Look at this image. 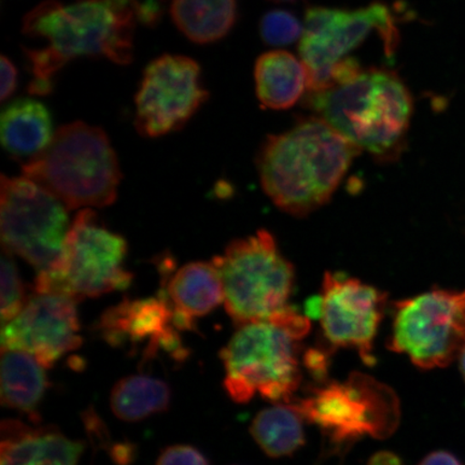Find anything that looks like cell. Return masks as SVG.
I'll return each instance as SVG.
<instances>
[{"mask_svg": "<svg viewBox=\"0 0 465 465\" xmlns=\"http://www.w3.org/2000/svg\"><path fill=\"white\" fill-rule=\"evenodd\" d=\"M209 460L203 453L191 445H173L166 447L160 453L156 464H208Z\"/></svg>", "mask_w": 465, "mask_h": 465, "instance_id": "cell-26", "label": "cell"}, {"mask_svg": "<svg viewBox=\"0 0 465 465\" xmlns=\"http://www.w3.org/2000/svg\"><path fill=\"white\" fill-rule=\"evenodd\" d=\"M369 463L371 464H400L402 461L397 455L391 451L377 452L376 455L371 456Z\"/></svg>", "mask_w": 465, "mask_h": 465, "instance_id": "cell-30", "label": "cell"}, {"mask_svg": "<svg viewBox=\"0 0 465 465\" xmlns=\"http://www.w3.org/2000/svg\"><path fill=\"white\" fill-rule=\"evenodd\" d=\"M132 0H45L23 19L22 31L44 39V48H25L33 81L28 92L48 95L60 69L77 57H103L127 65L133 60L136 25Z\"/></svg>", "mask_w": 465, "mask_h": 465, "instance_id": "cell-1", "label": "cell"}, {"mask_svg": "<svg viewBox=\"0 0 465 465\" xmlns=\"http://www.w3.org/2000/svg\"><path fill=\"white\" fill-rule=\"evenodd\" d=\"M54 134L51 113L42 102L19 98L3 109L0 138L15 159H34L48 147Z\"/></svg>", "mask_w": 465, "mask_h": 465, "instance_id": "cell-18", "label": "cell"}, {"mask_svg": "<svg viewBox=\"0 0 465 465\" xmlns=\"http://www.w3.org/2000/svg\"><path fill=\"white\" fill-rule=\"evenodd\" d=\"M420 464H461V461L453 453L445 450H438L429 453L420 461Z\"/></svg>", "mask_w": 465, "mask_h": 465, "instance_id": "cell-29", "label": "cell"}, {"mask_svg": "<svg viewBox=\"0 0 465 465\" xmlns=\"http://www.w3.org/2000/svg\"><path fill=\"white\" fill-rule=\"evenodd\" d=\"M179 331H195V320L208 315L224 302L223 279L214 262H192L164 284Z\"/></svg>", "mask_w": 465, "mask_h": 465, "instance_id": "cell-17", "label": "cell"}, {"mask_svg": "<svg viewBox=\"0 0 465 465\" xmlns=\"http://www.w3.org/2000/svg\"><path fill=\"white\" fill-rule=\"evenodd\" d=\"M104 341L114 347L143 346V358L147 361L160 351L170 354L177 361L188 356L173 324L170 301L164 289L155 298L124 300L103 313L97 324Z\"/></svg>", "mask_w": 465, "mask_h": 465, "instance_id": "cell-15", "label": "cell"}, {"mask_svg": "<svg viewBox=\"0 0 465 465\" xmlns=\"http://www.w3.org/2000/svg\"><path fill=\"white\" fill-rule=\"evenodd\" d=\"M361 153L322 118H307L262 144V187L282 212L305 217L327 203Z\"/></svg>", "mask_w": 465, "mask_h": 465, "instance_id": "cell-2", "label": "cell"}, {"mask_svg": "<svg viewBox=\"0 0 465 465\" xmlns=\"http://www.w3.org/2000/svg\"><path fill=\"white\" fill-rule=\"evenodd\" d=\"M171 399V388L164 381L148 375H132L115 383L110 405L120 420L138 422L166 411Z\"/></svg>", "mask_w": 465, "mask_h": 465, "instance_id": "cell-22", "label": "cell"}, {"mask_svg": "<svg viewBox=\"0 0 465 465\" xmlns=\"http://www.w3.org/2000/svg\"><path fill=\"white\" fill-rule=\"evenodd\" d=\"M45 369L32 353L20 349L2 348V404L8 409L25 412L34 423H38L37 409L48 388Z\"/></svg>", "mask_w": 465, "mask_h": 465, "instance_id": "cell-19", "label": "cell"}, {"mask_svg": "<svg viewBox=\"0 0 465 465\" xmlns=\"http://www.w3.org/2000/svg\"><path fill=\"white\" fill-rule=\"evenodd\" d=\"M0 274H2V300H0V312H2V324L10 322L23 308H25L29 296L26 294L25 283L17 270L14 253L2 247V259H0Z\"/></svg>", "mask_w": 465, "mask_h": 465, "instance_id": "cell-24", "label": "cell"}, {"mask_svg": "<svg viewBox=\"0 0 465 465\" xmlns=\"http://www.w3.org/2000/svg\"><path fill=\"white\" fill-rule=\"evenodd\" d=\"M459 362H460V371L461 374L463 376V380L465 381V347L463 348V351L460 353V356H459Z\"/></svg>", "mask_w": 465, "mask_h": 465, "instance_id": "cell-31", "label": "cell"}, {"mask_svg": "<svg viewBox=\"0 0 465 465\" xmlns=\"http://www.w3.org/2000/svg\"><path fill=\"white\" fill-rule=\"evenodd\" d=\"M171 15L174 25L192 43L219 42L236 25V0H173Z\"/></svg>", "mask_w": 465, "mask_h": 465, "instance_id": "cell-21", "label": "cell"}, {"mask_svg": "<svg viewBox=\"0 0 465 465\" xmlns=\"http://www.w3.org/2000/svg\"><path fill=\"white\" fill-rule=\"evenodd\" d=\"M0 431V463L4 465L77 464L84 455L81 441L67 438L54 426L33 427L7 420Z\"/></svg>", "mask_w": 465, "mask_h": 465, "instance_id": "cell-16", "label": "cell"}, {"mask_svg": "<svg viewBox=\"0 0 465 465\" xmlns=\"http://www.w3.org/2000/svg\"><path fill=\"white\" fill-rule=\"evenodd\" d=\"M305 363L316 375L322 376L327 373L328 356L322 351H312L306 353Z\"/></svg>", "mask_w": 465, "mask_h": 465, "instance_id": "cell-28", "label": "cell"}, {"mask_svg": "<svg viewBox=\"0 0 465 465\" xmlns=\"http://www.w3.org/2000/svg\"><path fill=\"white\" fill-rule=\"evenodd\" d=\"M213 261L223 279L225 310L237 324L270 319L290 307L293 265L270 232L232 242Z\"/></svg>", "mask_w": 465, "mask_h": 465, "instance_id": "cell-6", "label": "cell"}, {"mask_svg": "<svg viewBox=\"0 0 465 465\" xmlns=\"http://www.w3.org/2000/svg\"><path fill=\"white\" fill-rule=\"evenodd\" d=\"M305 418L292 403L278 404L259 412L250 432L267 456H292L305 443Z\"/></svg>", "mask_w": 465, "mask_h": 465, "instance_id": "cell-23", "label": "cell"}, {"mask_svg": "<svg viewBox=\"0 0 465 465\" xmlns=\"http://www.w3.org/2000/svg\"><path fill=\"white\" fill-rule=\"evenodd\" d=\"M303 29L298 16L288 10H271L260 21L261 38L274 46L295 43L303 35Z\"/></svg>", "mask_w": 465, "mask_h": 465, "instance_id": "cell-25", "label": "cell"}, {"mask_svg": "<svg viewBox=\"0 0 465 465\" xmlns=\"http://www.w3.org/2000/svg\"><path fill=\"white\" fill-rule=\"evenodd\" d=\"M73 296L57 292H36L25 308L2 324V348L32 353L45 368L83 344L77 308Z\"/></svg>", "mask_w": 465, "mask_h": 465, "instance_id": "cell-14", "label": "cell"}, {"mask_svg": "<svg viewBox=\"0 0 465 465\" xmlns=\"http://www.w3.org/2000/svg\"><path fill=\"white\" fill-rule=\"evenodd\" d=\"M2 66H0V73H2V91H0V97L2 102L8 100L14 95L17 86V69L15 66L13 61L10 58L2 56L0 61Z\"/></svg>", "mask_w": 465, "mask_h": 465, "instance_id": "cell-27", "label": "cell"}, {"mask_svg": "<svg viewBox=\"0 0 465 465\" xmlns=\"http://www.w3.org/2000/svg\"><path fill=\"white\" fill-rule=\"evenodd\" d=\"M71 223L68 208L27 177L2 176L0 234L2 247L38 272H56Z\"/></svg>", "mask_w": 465, "mask_h": 465, "instance_id": "cell-10", "label": "cell"}, {"mask_svg": "<svg viewBox=\"0 0 465 465\" xmlns=\"http://www.w3.org/2000/svg\"><path fill=\"white\" fill-rule=\"evenodd\" d=\"M22 173L68 211L113 205L122 178L107 134L81 121L58 129L48 147L23 165Z\"/></svg>", "mask_w": 465, "mask_h": 465, "instance_id": "cell-5", "label": "cell"}, {"mask_svg": "<svg viewBox=\"0 0 465 465\" xmlns=\"http://www.w3.org/2000/svg\"><path fill=\"white\" fill-rule=\"evenodd\" d=\"M387 294L356 278L327 272L319 296L324 336L335 348H356L365 364L373 365L374 340Z\"/></svg>", "mask_w": 465, "mask_h": 465, "instance_id": "cell-13", "label": "cell"}, {"mask_svg": "<svg viewBox=\"0 0 465 465\" xmlns=\"http://www.w3.org/2000/svg\"><path fill=\"white\" fill-rule=\"evenodd\" d=\"M308 104L349 142L377 156L397 153L414 112L402 79L380 68L362 69L344 84L311 92Z\"/></svg>", "mask_w": 465, "mask_h": 465, "instance_id": "cell-3", "label": "cell"}, {"mask_svg": "<svg viewBox=\"0 0 465 465\" xmlns=\"http://www.w3.org/2000/svg\"><path fill=\"white\" fill-rule=\"evenodd\" d=\"M199 64L165 54L145 67L135 96V126L143 137L159 138L182 130L208 100Z\"/></svg>", "mask_w": 465, "mask_h": 465, "instance_id": "cell-12", "label": "cell"}, {"mask_svg": "<svg viewBox=\"0 0 465 465\" xmlns=\"http://www.w3.org/2000/svg\"><path fill=\"white\" fill-rule=\"evenodd\" d=\"M291 403V402H290ZM292 404L316 424L332 449H349L366 435L385 439L398 427L400 407L391 388L363 374L319 388Z\"/></svg>", "mask_w": 465, "mask_h": 465, "instance_id": "cell-9", "label": "cell"}, {"mask_svg": "<svg viewBox=\"0 0 465 465\" xmlns=\"http://www.w3.org/2000/svg\"><path fill=\"white\" fill-rule=\"evenodd\" d=\"M399 17L381 0L359 9L310 5L299 51L308 72V90L318 92L330 85L331 74L351 51L373 32L380 35L388 57L400 44Z\"/></svg>", "mask_w": 465, "mask_h": 465, "instance_id": "cell-8", "label": "cell"}, {"mask_svg": "<svg viewBox=\"0 0 465 465\" xmlns=\"http://www.w3.org/2000/svg\"><path fill=\"white\" fill-rule=\"evenodd\" d=\"M270 2L276 4H293L299 2V0H270Z\"/></svg>", "mask_w": 465, "mask_h": 465, "instance_id": "cell-32", "label": "cell"}, {"mask_svg": "<svg viewBox=\"0 0 465 465\" xmlns=\"http://www.w3.org/2000/svg\"><path fill=\"white\" fill-rule=\"evenodd\" d=\"M310 329V319L292 307L270 319L241 324L220 353L231 399L243 404L260 394L292 402L301 382L299 344Z\"/></svg>", "mask_w": 465, "mask_h": 465, "instance_id": "cell-4", "label": "cell"}, {"mask_svg": "<svg viewBox=\"0 0 465 465\" xmlns=\"http://www.w3.org/2000/svg\"><path fill=\"white\" fill-rule=\"evenodd\" d=\"M126 253L124 238L110 231L91 208H84L69 228L60 267L38 272L35 291L80 301L125 290L133 279L124 267Z\"/></svg>", "mask_w": 465, "mask_h": 465, "instance_id": "cell-7", "label": "cell"}, {"mask_svg": "<svg viewBox=\"0 0 465 465\" xmlns=\"http://www.w3.org/2000/svg\"><path fill=\"white\" fill-rule=\"evenodd\" d=\"M255 91L262 106L283 110L294 106L308 89L303 61L286 51L261 55L254 68Z\"/></svg>", "mask_w": 465, "mask_h": 465, "instance_id": "cell-20", "label": "cell"}, {"mask_svg": "<svg viewBox=\"0 0 465 465\" xmlns=\"http://www.w3.org/2000/svg\"><path fill=\"white\" fill-rule=\"evenodd\" d=\"M388 346L422 370L451 364L465 347V290L434 289L395 303Z\"/></svg>", "mask_w": 465, "mask_h": 465, "instance_id": "cell-11", "label": "cell"}]
</instances>
